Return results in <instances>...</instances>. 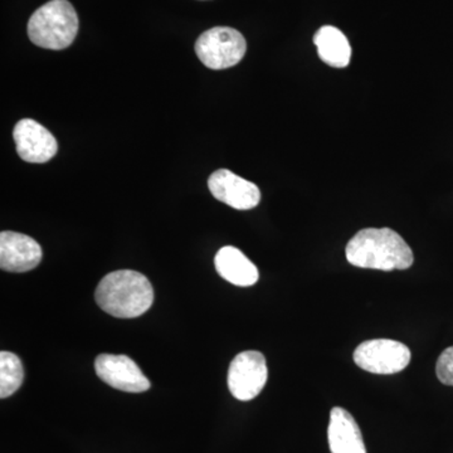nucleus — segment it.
I'll return each instance as SVG.
<instances>
[{"instance_id":"14","label":"nucleus","mask_w":453,"mask_h":453,"mask_svg":"<svg viewBox=\"0 0 453 453\" xmlns=\"http://www.w3.org/2000/svg\"><path fill=\"white\" fill-rule=\"evenodd\" d=\"M25 380V369L19 357L11 351L0 353V396L8 398L20 388Z\"/></svg>"},{"instance_id":"15","label":"nucleus","mask_w":453,"mask_h":453,"mask_svg":"<svg viewBox=\"0 0 453 453\" xmlns=\"http://www.w3.org/2000/svg\"><path fill=\"white\" fill-rule=\"evenodd\" d=\"M436 374L441 383L453 387V347L447 348L438 357Z\"/></svg>"},{"instance_id":"10","label":"nucleus","mask_w":453,"mask_h":453,"mask_svg":"<svg viewBox=\"0 0 453 453\" xmlns=\"http://www.w3.org/2000/svg\"><path fill=\"white\" fill-rule=\"evenodd\" d=\"M42 249L37 241L18 232L0 234V267L8 273H28L40 265Z\"/></svg>"},{"instance_id":"6","label":"nucleus","mask_w":453,"mask_h":453,"mask_svg":"<svg viewBox=\"0 0 453 453\" xmlns=\"http://www.w3.org/2000/svg\"><path fill=\"white\" fill-rule=\"evenodd\" d=\"M268 380L266 357L256 350L242 351L228 369V388L238 401H252L262 392Z\"/></svg>"},{"instance_id":"8","label":"nucleus","mask_w":453,"mask_h":453,"mask_svg":"<svg viewBox=\"0 0 453 453\" xmlns=\"http://www.w3.org/2000/svg\"><path fill=\"white\" fill-rule=\"evenodd\" d=\"M208 188L217 201L234 210H253L261 201V192L256 184L228 169L216 170L208 179Z\"/></svg>"},{"instance_id":"9","label":"nucleus","mask_w":453,"mask_h":453,"mask_svg":"<svg viewBox=\"0 0 453 453\" xmlns=\"http://www.w3.org/2000/svg\"><path fill=\"white\" fill-rule=\"evenodd\" d=\"M17 153L27 163L50 162L58 150L57 140L50 130L32 119H23L13 130Z\"/></svg>"},{"instance_id":"11","label":"nucleus","mask_w":453,"mask_h":453,"mask_svg":"<svg viewBox=\"0 0 453 453\" xmlns=\"http://www.w3.org/2000/svg\"><path fill=\"white\" fill-rule=\"evenodd\" d=\"M327 440L332 453H366L362 431L344 408L334 407L330 412Z\"/></svg>"},{"instance_id":"5","label":"nucleus","mask_w":453,"mask_h":453,"mask_svg":"<svg viewBox=\"0 0 453 453\" xmlns=\"http://www.w3.org/2000/svg\"><path fill=\"white\" fill-rule=\"evenodd\" d=\"M354 363L372 374H395L411 363L410 348L390 339H374L362 342L354 351Z\"/></svg>"},{"instance_id":"3","label":"nucleus","mask_w":453,"mask_h":453,"mask_svg":"<svg viewBox=\"0 0 453 453\" xmlns=\"http://www.w3.org/2000/svg\"><path fill=\"white\" fill-rule=\"evenodd\" d=\"M79 17L68 0H50L32 14L28 37L41 49L61 50L73 43Z\"/></svg>"},{"instance_id":"1","label":"nucleus","mask_w":453,"mask_h":453,"mask_svg":"<svg viewBox=\"0 0 453 453\" xmlns=\"http://www.w3.org/2000/svg\"><path fill=\"white\" fill-rule=\"evenodd\" d=\"M349 264L371 270H407L413 265L412 250L390 228H365L347 244Z\"/></svg>"},{"instance_id":"7","label":"nucleus","mask_w":453,"mask_h":453,"mask_svg":"<svg viewBox=\"0 0 453 453\" xmlns=\"http://www.w3.org/2000/svg\"><path fill=\"white\" fill-rule=\"evenodd\" d=\"M95 371L101 380L122 392L142 393L150 389V380L127 356L101 354L95 360Z\"/></svg>"},{"instance_id":"2","label":"nucleus","mask_w":453,"mask_h":453,"mask_svg":"<svg viewBox=\"0 0 453 453\" xmlns=\"http://www.w3.org/2000/svg\"><path fill=\"white\" fill-rule=\"evenodd\" d=\"M95 299L104 311L115 318H139L153 305L154 288L138 271H113L98 283Z\"/></svg>"},{"instance_id":"4","label":"nucleus","mask_w":453,"mask_h":453,"mask_svg":"<svg viewBox=\"0 0 453 453\" xmlns=\"http://www.w3.org/2000/svg\"><path fill=\"white\" fill-rule=\"evenodd\" d=\"M247 43L242 33L229 27H214L196 42V53L205 67L226 70L242 61Z\"/></svg>"},{"instance_id":"13","label":"nucleus","mask_w":453,"mask_h":453,"mask_svg":"<svg viewBox=\"0 0 453 453\" xmlns=\"http://www.w3.org/2000/svg\"><path fill=\"white\" fill-rule=\"evenodd\" d=\"M314 43L325 64L344 68L350 64L351 47L344 33L333 26H324L315 33Z\"/></svg>"},{"instance_id":"12","label":"nucleus","mask_w":453,"mask_h":453,"mask_svg":"<svg viewBox=\"0 0 453 453\" xmlns=\"http://www.w3.org/2000/svg\"><path fill=\"white\" fill-rule=\"evenodd\" d=\"M214 266L222 279L240 288L253 286L259 279L257 267L251 259L234 246L223 247L217 252Z\"/></svg>"}]
</instances>
